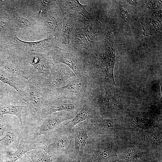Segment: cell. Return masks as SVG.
<instances>
[{"mask_svg":"<svg viewBox=\"0 0 162 162\" xmlns=\"http://www.w3.org/2000/svg\"><path fill=\"white\" fill-rule=\"evenodd\" d=\"M6 2L8 20L19 38L38 39L46 32L44 23L37 17L40 0H9Z\"/></svg>","mask_w":162,"mask_h":162,"instance_id":"cell-1","label":"cell"},{"mask_svg":"<svg viewBox=\"0 0 162 162\" xmlns=\"http://www.w3.org/2000/svg\"><path fill=\"white\" fill-rule=\"evenodd\" d=\"M113 37L111 33H107L99 45L95 42L87 50V76L93 83L97 79L106 84L116 85L113 75L116 52Z\"/></svg>","mask_w":162,"mask_h":162,"instance_id":"cell-2","label":"cell"},{"mask_svg":"<svg viewBox=\"0 0 162 162\" xmlns=\"http://www.w3.org/2000/svg\"><path fill=\"white\" fill-rule=\"evenodd\" d=\"M21 58L26 80L31 78L46 87L51 68L54 64L50 56L44 53L29 52L10 48Z\"/></svg>","mask_w":162,"mask_h":162,"instance_id":"cell-3","label":"cell"},{"mask_svg":"<svg viewBox=\"0 0 162 162\" xmlns=\"http://www.w3.org/2000/svg\"><path fill=\"white\" fill-rule=\"evenodd\" d=\"M54 64H64L69 67L77 78L87 76L88 69L87 50L68 45L56 48L49 55Z\"/></svg>","mask_w":162,"mask_h":162,"instance_id":"cell-4","label":"cell"},{"mask_svg":"<svg viewBox=\"0 0 162 162\" xmlns=\"http://www.w3.org/2000/svg\"><path fill=\"white\" fill-rule=\"evenodd\" d=\"M39 137L42 148L55 158L73 153L74 141L71 131L63 132L56 128Z\"/></svg>","mask_w":162,"mask_h":162,"instance_id":"cell-5","label":"cell"},{"mask_svg":"<svg viewBox=\"0 0 162 162\" xmlns=\"http://www.w3.org/2000/svg\"><path fill=\"white\" fill-rule=\"evenodd\" d=\"M68 81L64 86L51 90V94L59 98L81 101L83 104L92 88L89 80L84 76L74 77Z\"/></svg>","mask_w":162,"mask_h":162,"instance_id":"cell-6","label":"cell"},{"mask_svg":"<svg viewBox=\"0 0 162 162\" xmlns=\"http://www.w3.org/2000/svg\"><path fill=\"white\" fill-rule=\"evenodd\" d=\"M26 80L28 85L29 97L26 105L30 109L34 118L40 125L42 122L40 118L42 108L51 90L30 77Z\"/></svg>","mask_w":162,"mask_h":162,"instance_id":"cell-7","label":"cell"},{"mask_svg":"<svg viewBox=\"0 0 162 162\" xmlns=\"http://www.w3.org/2000/svg\"><path fill=\"white\" fill-rule=\"evenodd\" d=\"M9 43L10 47L16 50L44 53L49 55L59 47L57 38L50 36H46V38L38 40L26 41L21 40L15 35Z\"/></svg>","mask_w":162,"mask_h":162,"instance_id":"cell-8","label":"cell"},{"mask_svg":"<svg viewBox=\"0 0 162 162\" xmlns=\"http://www.w3.org/2000/svg\"><path fill=\"white\" fill-rule=\"evenodd\" d=\"M83 104L80 101L59 98L51 94V92L43 105L40 118L42 120L55 112L67 111L77 113L82 107Z\"/></svg>","mask_w":162,"mask_h":162,"instance_id":"cell-9","label":"cell"},{"mask_svg":"<svg viewBox=\"0 0 162 162\" xmlns=\"http://www.w3.org/2000/svg\"><path fill=\"white\" fill-rule=\"evenodd\" d=\"M76 114L67 111L53 113L42 120V124L35 128L31 136L37 138L44 134L56 128L64 122L72 118Z\"/></svg>","mask_w":162,"mask_h":162,"instance_id":"cell-10","label":"cell"},{"mask_svg":"<svg viewBox=\"0 0 162 162\" xmlns=\"http://www.w3.org/2000/svg\"><path fill=\"white\" fill-rule=\"evenodd\" d=\"M42 148L39 136L34 138L32 136L23 135L15 151L13 152L1 153L3 161L6 162H16L28 152L35 149Z\"/></svg>","mask_w":162,"mask_h":162,"instance_id":"cell-11","label":"cell"},{"mask_svg":"<svg viewBox=\"0 0 162 162\" xmlns=\"http://www.w3.org/2000/svg\"><path fill=\"white\" fill-rule=\"evenodd\" d=\"M76 77L74 72L62 63L54 64L50 70L47 87L51 90L65 85L70 78Z\"/></svg>","mask_w":162,"mask_h":162,"instance_id":"cell-12","label":"cell"},{"mask_svg":"<svg viewBox=\"0 0 162 162\" xmlns=\"http://www.w3.org/2000/svg\"><path fill=\"white\" fill-rule=\"evenodd\" d=\"M64 18L59 8L55 2L50 8L44 22L46 36L55 37L58 41Z\"/></svg>","mask_w":162,"mask_h":162,"instance_id":"cell-13","label":"cell"},{"mask_svg":"<svg viewBox=\"0 0 162 162\" xmlns=\"http://www.w3.org/2000/svg\"><path fill=\"white\" fill-rule=\"evenodd\" d=\"M0 81L14 88L19 95L22 102L26 104L29 97L28 85L26 79L0 70Z\"/></svg>","mask_w":162,"mask_h":162,"instance_id":"cell-14","label":"cell"},{"mask_svg":"<svg viewBox=\"0 0 162 162\" xmlns=\"http://www.w3.org/2000/svg\"><path fill=\"white\" fill-rule=\"evenodd\" d=\"M23 135L20 129L7 121L6 134L0 139V153H12L16 150Z\"/></svg>","mask_w":162,"mask_h":162,"instance_id":"cell-15","label":"cell"},{"mask_svg":"<svg viewBox=\"0 0 162 162\" xmlns=\"http://www.w3.org/2000/svg\"><path fill=\"white\" fill-rule=\"evenodd\" d=\"M96 117L94 110L88 104L84 103L82 109L73 118L64 122L56 128L63 132H70L76 125Z\"/></svg>","mask_w":162,"mask_h":162,"instance_id":"cell-16","label":"cell"},{"mask_svg":"<svg viewBox=\"0 0 162 162\" xmlns=\"http://www.w3.org/2000/svg\"><path fill=\"white\" fill-rule=\"evenodd\" d=\"M86 127L85 121L75 125L71 130L74 141L73 154L80 160L82 158L86 141L89 137Z\"/></svg>","mask_w":162,"mask_h":162,"instance_id":"cell-17","label":"cell"},{"mask_svg":"<svg viewBox=\"0 0 162 162\" xmlns=\"http://www.w3.org/2000/svg\"><path fill=\"white\" fill-rule=\"evenodd\" d=\"M83 16L79 14L75 22L68 45L75 48L87 50L90 44L83 29Z\"/></svg>","mask_w":162,"mask_h":162,"instance_id":"cell-18","label":"cell"},{"mask_svg":"<svg viewBox=\"0 0 162 162\" xmlns=\"http://www.w3.org/2000/svg\"><path fill=\"white\" fill-rule=\"evenodd\" d=\"M101 25L99 20L91 16L89 18L83 16V28L90 46L98 38L101 31Z\"/></svg>","mask_w":162,"mask_h":162,"instance_id":"cell-19","label":"cell"},{"mask_svg":"<svg viewBox=\"0 0 162 162\" xmlns=\"http://www.w3.org/2000/svg\"><path fill=\"white\" fill-rule=\"evenodd\" d=\"M59 8L64 17L69 14L73 10L86 18L90 16V13L86 10V5L81 4L78 0H55Z\"/></svg>","mask_w":162,"mask_h":162,"instance_id":"cell-20","label":"cell"},{"mask_svg":"<svg viewBox=\"0 0 162 162\" xmlns=\"http://www.w3.org/2000/svg\"><path fill=\"white\" fill-rule=\"evenodd\" d=\"M79 14L70 13L64 18L62 28L58 40L59 46L68 45L76 20Z\"/></svg>","mask_w":162,"mask_h":162,"instance_id":"cell-21","label":"cell"},{"mask_svg":"<svg viewBox=\"0 0 162 162\" xmlns=\"http://www.w3.org/2000/svg\"><path fill=\"white\" fill-rule=\"evenodd\" d=\"M26 106H24L11 104L10 101L4 104H0V117L3 118L4 114H9L15 116L19 118L21 128H23L24 124L21 114L22 110Z\"/></svg>","mask_w":162,"mask_h":162,"instance_id":"cell-22","label":"cell"},{"mask_svg":"<svg viewBox=\"0 0 162 162\" xmlns=\"http://www.w3.org/2000/svg\"><path fill=\"white\" fill-rule=\"evenodd\" d=\"M32 162H51L56 158L51 156L42 148L32 150L26 154Z\"/></svg>","mask_w":162,"mask_h":162,"instance_id":"cell-23","label":"cell"},{"mask_svg":"<svg viewBox=\"0 0 162 162\" xmlns=\"http://www.w3.org/2000/svg\"><path fill=\"white\" fill-rule=\"evenodd\" d=\"M102 98L100 99L98 106L103 111L115 110L117 106V101L113 97L110 95L105 89L104 93L102 94Z\"/></svg>","mask_w":162,"mask_h":162,"instance_id":"cell-24","label":"cell"},{"mask_svg":"<svg viewBox=\"0 0 162 162\" xmlns=\"http://www.w3.org/2000/svg\"><path fill=\"white\" fill-rule=\"evenodd\" d=\"M55 2V0H40L39 9L37 15L39 21L44 23L50 8Z\"/></svg>","mask_w":162,"mask_h":162,"instance_id":"cell-25","label":"cell"},{"mask_svg":"<svg viewBox=\"0 0 162 162\" xmlns=\"http://www.w3.org/2000/svg\"><path fill=\"white\" fill-rule=\"evenodd\" d=\"M144 155L142 152L134 149L125 150L123 154V159L128 161H135L142 159Z\"/></svg>","mask_w":162,"mask_h":162,"instance_id":"cell-26","label":"cell"},{"mask_svg":"<svg viewBox=\"0 0 162 162\" xmlns=\"http://www.w3.org/2000/svg\"><path fill=\"white\" fill-rule=\"evenodd\" d=\"M51 162H80V160L77 158L73 153L56 158Z\"/></svg>","mask_w":162,"mask_h":162,"instance_id":"cell-27","label":"cell"},{"mask_svg":"<svg viewBox=\"0 0 162 162\" xmlns=\"http://www.w3.org/2000/svg\"><path fill=\"white\" fill-rule=\"evenodd\" d=\"M7 122V121L0 117V139L6 133Z\"/></svg>","mask_w":162,"mask_h":162,"instance_id":"cell-28","label":"cell"},{"mask_svg":"<svg viewBox=\"0 0 162 162\" xmlns=\"http://www.w3.org/2000/svg\"><path fill=\"white\" fill-rule=\"evenodd\" d=\"M21 162H32L30 158L25 154L21 158Z\"/></svg>","mask_w":162,"mask_h":162,"instance_id":"cell-29","label":"cell"},{"mask_svg":"<svg viewBox=\"0 0 162 162\" xmlns=\"http://www.w3.org/2000/svg\"><path fill=\"white\" fill-rule=\"evenodd\" d=\"M0 162H3V160L2 158L1 154L0 153Z\"/></svg>","mask_w":162,"mask_h":162,"instance_id":"cell-30","label":"cell"},{"mask_svg":"<svg viewBox=\"0 0 162 162\" xmlns=\"http://www.w3.org/2000/svg\"><path fill=\"white\" fill-rule=\"evenodd\" d=\"M3 162H6L3 160Z\"/></svg>","mask_w":162,"mask_h":162,"instance_id":"cell-31","label":"cell"}]
</instances>
